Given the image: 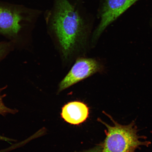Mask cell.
<instances>
[{
  "mask_svg": "<svg viewBox=\"0 0 152 152\" xmlns=\"http://www.w3.org/2000/svg\"><path fill=\"white\" fill-rule=\"evenodd\" d=\"M89 108L83 102L74 101L69 102L62 108V118L66 122L73 125H79L88 118Z\"/></svg>",
  "mask_w": 152,
  "mask_h": 152,
  "instance_id": "obj_6",
  "label": "cell"
},
{
  "mask_svg": "<svg viewBox=\"0 0 152 152\" xmlns=\"http://www.w3.org/2000/svg\"><path fill=\"white\" fill-rule=\"evenodd\" d=\"M102 148V144H100L99 145L92 148V149L87 150V151L82 152H101Z\"/></svg>",
  "mask_w": 152,
  "mask_h": 152,
  "instance_id": "obj_9",
  "label": "cell"
},
{
  "mask_svg": "<svg viewBox=\"0 0 152 152\" xmlns=\"http://www.w3.org/2000/svg\"><path fill=\"white\" fill-rule=\"evenodd\" d=\"M139 0H101L99 23L93 34L92 41L98 39L104 30L129 7Z\"/></svg>",
  "mask_w": 152,
  "mask_h": 152,
  "instance_id": "obj_4",
  "label": "cell"
},
{
  "mask_svg": "<svg viewBox=\"0 0 152 152\" xmlns=\"http://www.w3.org/2000/svg\"><path fill=\"white\" fill-rule=\"evenodd\" d=\"M6 88V87L0 88V115L5 116L8 114H15L18 113V110L11 109L5 105L3 102V99L6 96V94H2L1 92Z\"/></svg>",
  "mask_w": 152,
  "mask_h": 152,
  "instance_id": "obj_7",
  "label": "cell"
},
{
  "mask_svg": "<svg viewBox=\"0 0 152 152\" xmlns=\"http://www.w3.org/2000/svg\"><path fill=\"white\" fill-rule=\"evenodd\" d=\"M0 140H2V141H4L9 142H14L15 141V140L12 139L5 137L1 136V135H0Z\"/></svg>",
  "mask_w": 152,
  "mask_h": 152,
  "instance_id": "obj_10",
  "label": "cell"
},
{
  "mask_svg": "<svg viewBox=\"0 0 152 152\" xmlns=\"http://www.w3.org/2000/svg\"><path fill=\"white\" fill-rule=\"evenodd\" d=\"M13 46L12 42H0V61L10 52Z\"/></svg>",
  "mask_w": 152,
  "mask_h": 152,
  "instance_id": "obj_8",
  "label": "cell"
},
{
  "mask_svg": "<svg viewBox=\"0 0 152 152\" xmlns=\"http://www.w3.org/2000/svg\"><path fill=\"white\" fill-rule=\"evenodd\" d=\"M113 124L111 126L98 119L99 121L105 125L106 137L102 142L101 152H135L140 146L148 147L149 141H142L144 136L138 134V130L134 121L129 124L122 125L115 121L111 115L104 113Z\"/></svg>",
  "mask_w": 152,
  "mask_h": 152,
  "instance_id": "obj_2",
  "label": "cell"
},
{
  "mask_svg": "<svg viewBox=\"0 0 152 152\" xmlns=\"http://www.w3.org/2000/svg\"><path fill=\"white\" fill-rule=\"evenodd\" d=\"M104 70V64L96 59L79 58L69 72L60 82L58 93L95 74L102 73Z\"/></svg>",
  "mask_w": 152,
  "mask_h": 152,
  "instance_id": "obj_3",
  "label": "cell"
},
{
  "mask_svg": "<svg viewBox=\"0 0 152 152\" xmlns=\"http://www.w3.org/2000/svg\"><path fill=\"white\" fill-rule=\"evenodd\" d=\"M81 7L76 1L54 0L48 16L49 29L66 62L82 54L88 43L91 23Z\"/></svg>",
  "mask_w": 152,
  "mask_h": 152,
  "instance_id": "obj_1",
  "label": "cell"
},
{
  "mask_svg": "<svg viewBox=\"0 0 152 152\" xmlns=\"http://www.w3.org/2000/svg\"><path fill=\"white\" fill-rule=\"evenodd\" d=\"M22 20L18 11L0 7V33L11 37L16 35L21 28Z\"/></svg>",
  "mask_w": 152,
  "mask_h": 152,
  "instance_id": "obj_5",
  "label": "cell"
}]
</instances>
